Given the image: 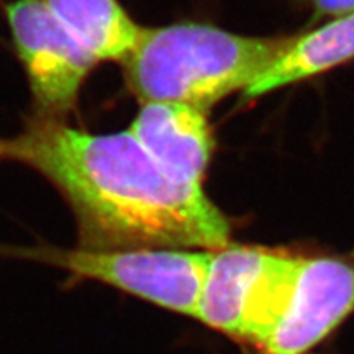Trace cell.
<instances>
[{
	"instance_id": "30bf717a",
	"label": "cell",
	"mask_w": 354,
	"mask_h": 354,
	"mask_svg": "<svg viewBox=\"0 0 354 354\" xmlns=\"http://www.w3.org/2000/svg\"><path fill=\"white\" fill-rule=\"evenodd\" d=\"M313 10L318 15H326L338 19L354 12V0H312Z\"/></svg>"
},
{
	"instance_id": "ba28073f",
	"label": "cell",
	"mask_w": 354,
	"mask_h": 354,
	"mask_svg": "<svg viewBox=\"0 0 354 354\" xmlns=\"http://www.w3.org/2000/svg\"><path fill=\"white\" fill-rule=\"evenodd\" d=\"M354 59V12L292 37L284 53L243 92L251 100Z\"/></svg>"
},
{
	"instance_id": "7a4b0ae2",
	"label": "cell",
	"mask_w": 354,
	"mask_h": 354,
	"mask_svg": "<svg viewBox=\"0 0 354 354\" xmlns=\"http://www.w3.org/2000/svg\"><path fill=\"white\" fill-rule=\"evenodd\" d=\"M290 41L185 21L143 28L122 64L127 86L141 104L172 102L207 113L227 95L245 92Z\"/></svg>"
},
{
	"instance_id": "52a82bcc",
	"label": "cell",
	"mask_w": 354,
	"mask_h": 354,
	"mask_svg": "<svg viewBox=\"0 0 354 354\" xmlns=\"http://www.w3.org/2000/svg\"><path fill=\"white\" fill-rule=\"evenodd\" d=\"M128 131L165 169L202 184L214 153L205 112L172 102H146Z\"/></svg>"
},
{
	"instance_id": "6da1fadb",
	"label": "cell",
	"mask_w": 354,
	"mask_h": 354,
	"mask_svg": "<svg viewBox=\"0 0 354 354\" xmlns=\"http://www.w3.org/2000/svg\"><path fill=\"white\" fill-rule=\"evenodd\" d=\"M0 161L37 171L73 212L84 250H196L230 245L227 216L202 184L172 174L130 131L92 135L35 115L0 136Z\"/></svg>"
},
{
	"instance_id": "9c48e42d",
	"label": "cell",
	"mask_w": 354,
	"mask_h": 354,
	"mask_svg": "<svg viewBox=\"0 0 354 354\" xmlns=\"http://www.w3.org/2000/svg\"><path fill=\"white\" fill-rule=\"evenodd\" d=\"M53 15L97 61L123 63L140 41L143 26L118 0H43Z\"/></svg>"
},
{
	"instance_id": "8992f818",
	"label": "cell",
	"mask_w": 354,
	"mask_h": 354,
	"mask_svg": "<svg viewBox=\"0 0 354 354\" xmlns=\"http://www.w3.org/2000/svg\"><path fill=\"white\" fill-rule=\"evenodd\" d=\"M354 312V264L338 258H299L284 312L264 354H307Z\"/></svg>"
},
{
	"instance_id": "277c9868",
	"label": "cell",
	"mask_w": 354,
	"mask_h": 354,
	"mask_svg": "<svg viewBox=\"0 0 354 354\" xmlns=\"http://www.w3.org/2000/svg\"><path fill=\"white\" fill-rule=\"evenodd\" d=\"M19 258L64 269L76 279L105 284L179 315H197L210 251L196 250H61L10 248Z\"/></svg>"
},
{
	"instance_id": "5b68a950",
	"label": "cell",
	"mask_w": 354,
	"mask_h": 354,
	"mask_svg": "<svg viewBox=\"0 0 354 354\" xmlns=\"http://www.w3.org/2000/svg\"><path fill=\"white\" fill-rule=\"evenodd\" d=\"M6 15L37 115L63 120L76 107L84 82L99 61L43 0H13L6 6Z\"/></svg>"
},
{
	"instance_id": "3957f363",
	"label": "cell",
	"mask_w": 354,
	"mask_h": 354,
	"mask_svg": "<svg viewBox=\"0 0 354 354\" xmlns=\"http://www.w3.org/2000/svg\"><path fill=\"white\" fill-rule=\"evenodd\" d=\"M297 259L232 243L210 251L196 318L212 330L263 348L284 312Z\"/></svg>"
}]
</instances>
